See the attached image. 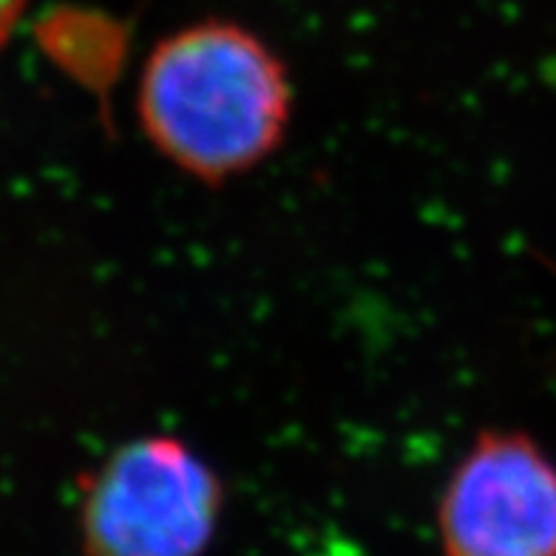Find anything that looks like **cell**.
Listing matches in <instances>:
<instances>
[{"label":"cell","mask_w":556,"mask_h":556,"mask_svg":"<svg viewBox=\"0 0 556 556\" xmlns=\"http://www.w3.org/2000/svg\"><path fill=\"white\" fill-rule=\"evenodd\" d=\"M137 117L162 160L199 182L222 185L281 148L293 83L256 31L199 21L151 49L139 72Z\"/></svg>","instance_id":"obj_1"},{"label":"cell","mask_w":556,"mask_h":556,"mask_svg":"<svg viewBox=\"0 0 556 556\" xmlns=\"http://www.w3.org/2000/svg\"><path fill=\"white\" fill-rule=\"evenodd\" d=\"M222 511V477L202 454L174 434H142L83 483V556H205Z\"/></svg>","instance_id":"obj_2"},{"label":"cell","mask_w":556,"mask_h":556,"mask_svg":"<svg viewBox=\"0 0 556 556\" xmlns=\"http://www.w3.org/2000/svg\"><path fill=\"white\" fill-rule=\"evenodd\" d=\"M446 556H556V463L528 432L483 429L438 505Z\"/></svg>","instance_id":"obj_3"},{"label":"cell","mask_w":556,"mask_h":556,"mask_svg":"<svg viewBox=\"0 0 556 556\" xmlns=\"http://www.w3.org/2000/svg\"><path fill=\"white\" fill-rule=\"evenodd\" d=\"M29 0H0V46L7 43Z\"/></svg>","instance_id":"obj_4"}]
</instances>
